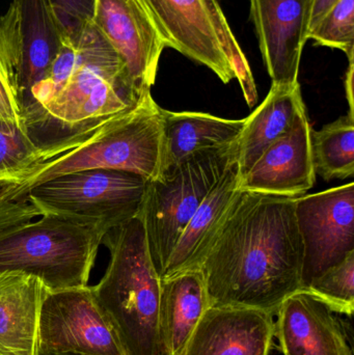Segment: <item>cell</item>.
<instances>
[{
    "label": "cell",
    "instance_id": "obj_1",
    "mask_svg": "<svg viewBox=\"0 0 354 355\" xmlns=\"http://www.w3.org/2000/svg\"><path fill=\"white\" fill-rule=\"evenodd\" d=\"M303 243L295 198L239 191L200 266L209 306L276 316L301 289Z\"/></svg>",
    "mask_w": 354,
    "mask_h": 355
},
{
    "label": "cell",
    "instance_id": "obj_2",
    "mask_svg": "<svg viewBox=\"0 0 354 355\" xmlns=\"http://www.w3.org/2000/svg\"><path fill=\"white\" fill-rule=\"evenodd\" d=\"M145 92L135 89L122 58L89 22L64 35L47 74L29 93L23 123L37 145H47L132 107Z\"/></svg>",
    "mask_w": 354,
    "mask_h": 355
},
{
    "label": "cell",
    "instance_id": "obj_3",
    "mask_svg": "<svg viewBox=\"0 0 354 355\" xmlns=\"http://www.w3.org/2000/svg\"><path fill=\"white\" fill-rule=\"evenodd\" d=\"M39 147L33 164L10 179L27 193L52 178L95 168L152 181L163 166V110L145 91L132 107Z\"/></svg>",
    "mask_w": 354,
    "mask_h": 355
},
{
    "label": "cell",
    "instance_id": "obj_4",
    "mask_svg": "<svg viewBox=\"0 0 354 355\" xmlns=\"http://www.w3.org/2000/svg\"><path fill=\"white\" fill-rule=\"evenodd\" d=\"M105 275L91 287L98 306L127 355H159L161 279L152 262L141 213L106 232Z\"/></svg>",
    "mask_w": 354,
    "mask_h": 355
},
{
    "label": "cell",
    "instance_id": "obj_5",
    "mask_svg": "<svg viewBox=\"0 0 354 355\" xmlns=\"http://www.w3.org/2000/svg\"><path fill=\"white\" fill-rule=\"evenodd\" d=\"M105 233L94 223L42 215L0 236V273L33 275L49 291L85 287Z\"/></svg>",
    "mask_w": 354,
    "mask_h": 355
},
{
    "label": "cell",
    "instance_id": "obj_6",
    "mask_svg": "<svg viewBox=\"0 0 354 355\" xmlns=\"http://www.w3.org/2000/svg\"><path fill=\"white\" fill-rule=\"evenodd\" d=\"M236 159L237 141L200 150L148 181L141 216L159 277L191 217Z\"/></svg>",
    "mask_w": 354,
    "mask_h": 355
},
{
    "label": "cell",
    "instance_id": "obj_7",
    "mask_svg": "<svg viewBox=\"0 0 354 355\" xmlns=\"http://www.w3.org/2000/svg\"><path fill=\"white\" fill-rule=\"evenodd\" d=\"M166 47L213 71L224 83L237 79L253 107L257 87L218 0H139Z\"/></svg>",
    "mask_w": 354,
    "mask_h": 355
},
{
    "label": "cell",
    "instance_id": "obj_8",
    "mask_svg": "<svg viewBox=\"0 0 354 355\" xmlns=\"http://www.w3.org/2000/svg\"><path fill=\"white\" fill-rule=\"evenodd\" d=\"M148 180L118 170L78 171L42 182L28 190L42 215L94 223L106 232L141 213Z\"/></svg>",
    "mask_w": 354,
    "mask_h": 355
},
{
    "label": "cell",
    "instance_id": "obj_9",
    "mask_svg": "<svg viewBox=\"0 0 354 355\" xmlns=\"http://www.w3.org/2000/svg\"><path fill=\"white\" fill-rule=\"evenodd\" d=\"M127 355L91 287L49 291L41 304L37 354Z\"/></svg>",
    "mask_w": 354,
    "mask_h": 355
},
{
    "label": "cell",
    "instance_id": "obj_10",
    "mask_svg": "<svg viewBox=\"0 0 354 355\" xmlns=\"http://www.w3.org/2000/svg\"><path fill=\"white\" fill-rule=\"evenodd\" d=\"M303 243L301 288L354 252V184L295 198Z\"/></svg>",
    "mask_w": 354,
    "mask_h": 355
},
{
    "label": "cell",
    "instance_id": "obj_11",
    "mask_svg": "<svg viewBox=\"0 0 354 355\" xmlns=\"http://www.w3.org/2000/svg\"><path fill=\"white\" fill-rule=\"evenodd\" d=\"M93 24L122 58L137 91L151 89L166 45L139 0H96Z\"/></svg>",
    "mask_w": 354,
    "mask_h": 355
},
{
    "label": "cell",
    "instance_id": "obj_12",
    "mask_svg": "<svg viewBox=\"0 0 354 355\" xmlns=\"http://www.w3.org/2000/svg\"><path fill=\"white\" fill-rule=\"evenodd\" d=\"M314 0H249L262 58L272 85L299 83Z\"/></svg>",
    "mask_w": 354,
    "mask_h": 355
},
{
    "label": "cell",
    "instance_id": "obj_13",
    "mask_svg": "<svg viewBox=\"0 0 354 355\" xmlns=\"http://www.w3.org/2000/svg\"><path fill=\"white\" fill-rule=\"evenodd\" d=\"M307 110L297 114L290 130L274 141L239 182L242 191L297 198L314 187L316 174Z\"/></svg>",
    "mask_w": 354,
    "mask_h": 355
},
{
    "label": "cell",
    "instance_id": "obj_14",
    "mask_svg": "<svg viewBox=\"0 0 354 355\" xmlns=\"http://www.w3.org/2000/svg\"><path fill=\"white\" fill-rule=\"evenodd\" d=\"M336 313L310 290L301 288L283 302L274 337L284 355H353Z\"/></svg>",
    "mask_w": 354,
    "mask_h": 355
},
{
    "label": "cell",
    "instance_id": "obj_15",
    "mask_svg": "<svg viewBox=\"0 0 354 355\" xmlns=\"http://www.w3.org/2000/svg\"><path fill=\"white\" fill-rule=\"evenodd\" d=\"M274 317L257 309L209 306L185 355H269Z\"/></svg>",
    "mask_w": 354,
    "mask_h": 355
},
{
    "label": "cell",
    "instance_id": "obj_16",
    "mask_svg": "<svg viewBox=\"0 0 354 355\" xmlns=\"http://www.w3.org/2000/svg\"><path fill=\"white\" fill-rule=\"evenodd\" d=\"M208 308L207 288L200 269L161 279L158 315L159 355H185Z\"/></svg>",
    "mask_w": 354,
    "mask_h": 355
},
{
    "label": "cell",
    "instance_id": "obj_17",
    "mask_svg": "<svg viewBox=\"0 0 354 355\" xmlns=\"http://www.w3.org/2000/svg\"><path fill=\"white\" fill-rule=\"evenodd\" d=\"M41 279L21 271L0 273V355H37Z\"/></svg>",
    "mask_w": 354,
    "mask_h": 355
},
{
    "label": "cell",
    "instance_id": "obj_18",
    "mask_svg": "<svg viewBox=\"0 0 354 355\" xmlns=\"http://www.w3.org/2000/svg\"><path fill=\"white\" fill-rule=\"evenodd\" d=\"M19 8L21 60L17 97L21 114L31 89L47 74L64 33L50 0H16Z\"/></svg>",
    "mask_w": 354,
    "mask_h": 355
},
{
    "label": "cell",
    "instance_id": "obj_19",
    "mask_svg": "<svg viewBox=\"0 0 354 355\" xmlns=\"http://www.w3.org/2000/svg\"><path fill=\"white\" fill-rule=\"evenodd\" d=\"M239 182L238 166L234 160L185 227L160 279L200 268L212 240L240 191Z\"/></svg>",
    "mask_w": 354,
    "mask_h": 355
},
{
    "label": "cell",
    "instance_id": "obj_20",
    "mask_svg": "<svg viewBox=\"0 0 354 355\" xmlns=\"http://www.w3.org/2000/svg\"><path fill=\"white\" fill-rule=\"evenodd\" d=\"M303 107L299 83L272 85L263 103L245 119L237 141L236 162L240 180L274 141L290 130Z\"/></svg>",
    "mask_w": 354,
    "mask_h": 355
},
{
    "label": "cell",
    "instance_id": "obj_21",
    "mask_svg": "<svg viewBox=\"0 0 354 355\" xmlns=\"http://www.w3.org/2000/svg\"><path fill=\"white\" fill-rule=\"evenodd\" d=\"M245 122V119L228 120L204 112L163 110L162 172L200 150L236 143Z\"/></svg>",
    "mask_w": 354,
    "mask_h": 355
},
{
    "label": "cell",
    "instance_id": "obj_22",
    "mask_svg": "<svg viewBox=\"0 0 354 355\" xmlns=\"http://www.w3.org/2000/svg\"><path fill=\"white\" fill-rule=\"evenodd\" d=\"M314 171L326 181L346 179L354 174V116L349 114L311 130Z\"/></svg>",
    "mask_w": 354,
    "mask_h": 355
},
{
    "label": "cell",
    "instance_id": "obj_23",
    "mask_svg": "<svg viewBox=\"0 0 354 355\" xmlns=\"http://www.w3.org/2000/svg\"><path fill=\"white\" fill-rule=\"evenodd\" d=\"M19 20L18 4L12 0L0 15V119L24 126L17 97L21 60Z\"/></svg>",
    "mask_w": 354,
    "mask_h": 355
},
{
    "label": "cell",
    "instance_id": "obj_24",
    "mask_svg": "<svg viewBox=\"0 0 354 355\" xmlns=\"http://www.w3.org/2000/svg\"><path fill=\"white\" fill-rule=\"evenodd\" d=\"M305 289L324 300L333 312L351 317L354 311V252L328 269Z\"/></svg>",
    "mask_w": 354,
    "mask_h": 355
},
{
    "label": "cell",
    "instance_id": "obj_25",
    "mask_svg": "<svg viewBox=\"0 0 354 355\" xmlns=\"http://www.w3.org/2000/svg\"><path fill=\"white\" fill-rule=\"evenodd\" d=\"M316 45L341 50L349 60L354 55V0H340L308 35Z\"/></svg>",
    "mask_w": 354,
    "mask_h": 355
},
{
    "label": "cell",
    "instance_id": "obj_26",
    "mask_svg": "<svg viewBox=\"0 0 354 355\" xmlns=\"http://www.w3.org/2000/svg\"><path fill=\"white\" fill-rule=\"evenodd\" d=\"M39 149L24 126L0 119V178L10 180L28 168Z\"/></svg>",
    "mask_w": 354,
    "mask_h": 355
},
{
    "label": "cell",
    "instance_id": "obj_27",
    "mask_svg": "<svg viewBox=\"0 0 354 355\" xmlns=\"http://www.w3.org/2000/svg\"><path fill=\"white\" fill-rule=\"evenodd\" d=\"M41 216L20 184L0 178V236Z\"/></svg>",
    "mask_w": 354,
    "mask_h": 355
},
{
    "label": "cell",
    "instance_id": "obj_28",
    "mask_svg": "<svg viewBox=\"0 0 354 355\" xmlns=\"http://www.w3.org/2000/svg\"><path fill=\"white\" fill-rule=\"evenodd\" d=\"M62 33L73 35L93 21L96 0H50Z\"/></svg>",
    "mask_w": 354,
    "mask_h": 355
},
{
    "label": "cell",
    "instance_id": "obj_29",
    "mask_svg": "<svg viewBox=\"0 0 354 355\" xmlns=\"http://www.w3.org/2000/svg\"><path fill=\"white\" fill-rule=\"evenodd\" d=\"M340 0H314L313 10H312L310 31L336 6Z\"/></svg>",
    "mask_w": 354,
    "mask_h": 355
},
{
    "label": "cell",
    "instance_id": "obj_30",
    "mask_svg": "<svg viewBox=\"0 0 354 355\" xmlns=\"http://www.w3.org/2000/svg\"><path fill=\"white\" fill-rule=\"evenodd\" d=\"M345 89H346V98L349 104L348 114L354 116L353 107V60H349V68L346 73V81H345Z\"/></svg>",
    "mask_w": 354,
    "mask_h": 355
},
{
    "label": "cell",
    "instance_id": "obj_31",
    "mask_svg": "<svg viewBox=\"0 0 354 355\" xmlns=\"http://www.w3.org/2000/svg\"><path fill=\"white\" fill-rule=\"evenodd\" d=\"M41 355V354H37ZM56 355H80V354H56Z\"/></svg>",
    "mask_w": 354,
    "mask_h": 355
}]
</instances>
